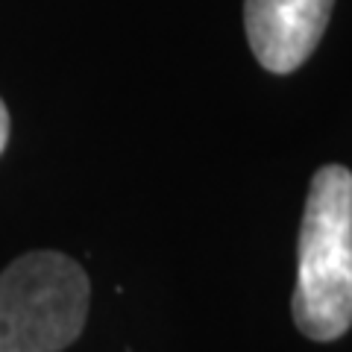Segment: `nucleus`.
Here are the masks:
<instances>
[{
  "instance_id": "4",
  "label": "nucleus",
  "mask_w": 352,
  "mask_h": 352,
  "mask_svg": "<svg viewBox=\"0 0 352 352\" xmlns=\"http://www.w3.org/2000/svg\"><path fill=\"white\" fill-rule=\"evenodd\" d=\"M6 141H9V112H6L3 100H0V153H3Z\"/></svg>"
},
{
  "instance_id": "2",
  "label": "nucleus",
  "mask_w": 352,
  "mask_h": 352,
  "mask_svg": "<svg viewBox=\"0 0 352 352\" xmlns=\"http://www.w3.org/2000/svg\"><path fill=\"white\" fill-rule=\"evenodd\" d=\"M82 264L36 250L0 273V352H62L82 335L88 317Z\"/></svg>"
},
{
  "instance_id": "1",
  "label": "nucleus",
  "mask_w": 352,
  "mask_h": 352,
  "mask_svg": "<svg viewBox=\"0 0 352 352\" xmlns=\"http://www.w3.org/2000/svg\"><path fill=\"white\" fill-rule=\"evenodd\" d=\"M296 329L329 344L352 326V170L323 164L308 185L291 296Z\"/></svg>"
},
{
  "instance_id": "3",
  "label": "nucleus",
  "mask_w": 352,
  "mask_h": 352,
  "mask_svg": "<svg viewBox=\"0 0 352 352\" xmlns=\"http://www.w3.org/2000/svg\"><path fill=\"white\" fill-rule=\"evenodd\" d=\"M335 0H244L247 41L264 71L294 74L320 44Z\"/></svg>"
}]
</instances>
